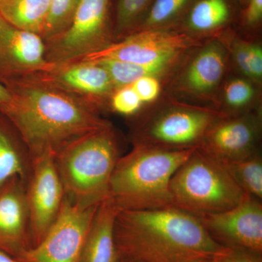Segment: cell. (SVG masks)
Instances as JSON below:
<instances>
[{
    "label": "cell",
    "instance_id": "cell-1",
    "mask_svg": "<svg viewBox=\"0 0 262 262\" xmlns=\"http://www.w3.org/2000/svg\"><path fill=\"white\" fill-rule=\"evenodd\" d=\"M3 84L10 98L0 103V113L18 132L31 160L55 156L76 139L111 125L100 116L97 106L34 74Z\"/></svg>",
    "mask_w": 262,
    "mask_h": 262
},
{
    "label": "cell",
    "instance_id": "cell-2",
    "mask_svg": "<svg viewBox=\"0 0 262 262\" xmlns=\"http://www.w3.org/2000/svg\"><path fill=\"white\" fill-rule=\"evenodd\" d=\"M114 235L121 257L136 262L211 260L222 247L208 235L199 218L175 207L118 210Z\"/></svg>",
    "mask_w": 262,
    "mask_h": 262
},
{
    "label": "cell",
    "instance_id": "cell-3",
    "mask_svg": "<svg viewBox=\"0 0 262 262\" xmlns=\"http://www.w3.org/2000/svg\"><path fill=\"white\" fill-rule=\"evenodd\" d=\"M195 149L134 145L130 152L122 155L117 161L108 185V198L119 210L173 207L170 181Z\"/></svg>",
    "mask_w": 262,
    "mask_h": 262
},
{
    "label": "cell",
    "instance_id": "cell-4",
    "mask_svg": "<svg viewBox=\"0 0 262 262\" xmlns=\"http://www.w3.org/2000/svg\"><path fill=\"white\" fill-rule=\"evenodd\" d=\"M121 156L112 125L67 144L55 155L65 195L83 206L101 203L108 198L110 179Z\"/></svg>",
    "mask_w": 262,
    "mask_h": 262
},
{
    "label": "cell",
    "instance_id": "cell-5",
    "mask_svg": "<svg viewBox=\"0 0 262 262\" xmlns=\"http://www.w3.org/2000/svg\"><path fill=\"white\" fill-rule=\"evenodd\" d=\"M170 192L173 207L198 218L230 209L246 194L223 164L200 149L173 174Z\"/></svg>",
    "mask_w": 262,
    "mask_h": 262
},
{
    "label": "cell",
    "instance_id": "cell-6",
    "mask_svg": "<svg viewBox=\"0 0 262 262\" xmlns=\"http://www.w3.org/2000/svg\"><path fill=\"white\" fill-rule=\"evenodd\" d=\"M110 0H81L70 27L46 43L48 63L80 61L110 44Z\"/></svg>",
    "mask_w": 262,
    "mask_h": 262
},
{
    "label": "cell",
    "instance_id": "cell-7",
    "mask_svg": "<svg viewBox=\"0 0 262 262\" xmlns=\"http://www.w3.org/2000/svg\"><path fill=\"white\" fill-rule=\"evenodd\" d=\"M221 116L204 108H168L141 124L134 135V144L165 149H198L207 131Z\"/></svg>",
    "mask_w": 262,
    "mask_h": 262
},
{
    "label": "cell",
    "instance_id": "cell-8",
    "mask_svg": "<svg viewBox=\"0 0 262 262\" xmlns=\"http://www.w3.org/2000/svg\"><path fill=\"white\" fill-rule=\"evenodd\" d=\"M99 204L83 206L65 195L59 214L46 237L31 248L20 261L80 262Z\"/></svg>",
    "mask_w": 262,
    "mask_h": 262
},
{
    "label": "cell",
    "instance_id": "cell-9",
    "mask_svg": "<svg viewBox=\"0 0 262 262\" xmlns=\"http://www.w3.org/2000/svg\"><path fill=\"white\" fill-rule=\"evenodd\" d=\"M195 44L196 39L184 32L141 29L121 41L110 42L80 61L96 62L113 59L139 64L170 65L183 52Z\"/></svg>",
    "mask_w": 262,
    "mask_h": 262
},
{
    "label": "cell",
    "instance_id": "cell-10",
    "mask_svg": "<svg viewBox=\"0 0 262 262\" xmlns=\"http://www.w3.org/2000/svg\"><path fill=\"white\" fill-rule=\"evenodd\" d=\"M64 198L54 155L45 154L32 160L26 182L32 248L40 244L56 222Z\"/></svg>",
    "mask_w": 262,
    "mask_h": 262
},
{
    "label": "cell",
    "instance_id": "cell-11",
    "mask_svg": "<svg viewBox=\"0 0 262 262\" xmlns=\"http://www.w3.org/2000/svg\"><path fill=\"white\" fill-rule=\"evenodd\" d=\"M202 225L217 244L262 254V203L245 194L237 206L200 217Z\"/></svg>",
    "mask_w": 262,
    "mask_h": 262
},
{
    "label": "cell",
    "instance_id": "cell-12",
    "mask_svg": "<svg viewBox=\"0 0 262 262\" xmlns=\"http://www.w3.org/2000/svg\"><path fill=\"white\" fill-rule=\"evenodd\" d=\"M248 115L220 117L204 136L201 149L221 163L246 159L259 152V123Z\"/></svg>",
    "mask_w": 262,
    "mask_h": 262
},
{
    "label": "cell",
    "instance_id": "cell-13",
    "mask_svg": "<svg viewBox=\"0 0 262 262\" xmlns=\"http://www.w3.org/2000/svg\"><path fill=\"white\" fill-rule=\"evenodd\" d=\"M51 65L40 36L17 28L0 15V82L43 72Z\"/></svg>",
    "mask_w": 262,
    "mask_h": 262
},
{
    "label": "cell",
    "instance_id": "cell-14",
    "mask_svg": "<svg viewBox=\"0 0 262 262\" xmlns=\"http://www.w3.org/2000/svg\"><path fill=\"white\" fill-rule=\"evenodd\" d=\"M34 75L58 89L83 98L98 108L105 98L112 97L115 91L107 71L95 62L52 64L47 70Z\"/></svg>",
    "mask_w": 262,
    "mask_h": 262
},
{
    "label": "cell",
    "instance_id": "cell-15",
    "mask_svg": "<svg viewBox=\"0 0 262 262\" xmlns=\"http://www.w3.org/2000/svg\"><path fill=\"white\" fill-rule=\"evenodd\" d=\"M31 248L26 182L15 177L0 188V250L20 261Z\"/></svg>",
    "mask_w": 262,
    "mask_h": 262
},
{
    "label": "cell",
    "instance_id": "cell-16",
    "mask_svg": "<svg viewBox=\"0 0 262 262\" xmlns=\"http://www.w3.org/2000/svg\"><path fill=\"white\" fill-rule=\"evenodd\" d=\"M118 208L110 198L98 206L84 242L80 262H119L114 226Z\"/></svg>",
    "mask_w": 262,
    "mask_h": 262
},
{
    "label": "cell",
    "instance_id": "cell-17",
    "mask_svg": "<svg viewBox=\"0 0 262 262\" xmlns=\"http://www.w3.org/2000/svg\"><path fill=\"white\" fill-rule=\"evenodd\" d=\"M31 165L30 155L21 138L0 113V188L15 177L27 182Z\"/></svg>",
    "mask_w": 262,
    "mask_h": 262
},
{
    "label": "cell",
    "instance_id": "cell-18",
    "mask_svg": "<svg viewBox=\"0 0 262 262\" xmlns=\"http://www.w3.org/2000/svg\"><path fill=\"white\" fill-rule=\"evenodd\" d=\"M225 67L223 51L219 46L205 48L188 67L184 84L194 92H206L220 82Z\"/></svg>",
    "mask_w": 262,
    "mask_h": 262
},
{
    "label": "cell",
    "instance_id": "cell-19",
    "mask_svg": "<svg viewBox=\"0 0 262 262\" xmlns=\"http://www.w3.org/2000/svg\"><path fill=\"white\" fill-rule=\"evenodd\" d=\"M51 0H0V15L12 25L41 37Z\"/></svg>",
    "mask_w": 262,
    "mask_h": 262
},
{
    "label": "cell",
    "instance_id": "cell-20",
    "mask_svg": "<svg viewBox=\"0 0 262 262\" xmlns=\"http://www.w3.org/2000/svg\"><path fill=\"white\" fill-rule=\"evenodd\" d=\"M245 194L262 200V158L259 152L237 161L222 163Z\"/></svg>",
    "mask_w": 262,
    "mask_h": 262
},
{
    "label": "cell",
    "instance_id": "cell-21",
    "mask_svg": "<svg viewBox=\"0 0 262 262\" xmlns=\"http://www.w3.org/2000/svg\"><path fill=\"white\" fill-rule=\"evenodd\" d=\"M229 17L227 0H198L188 16V25L192 30L207 32L224 25Z\"/></svg>",
    "mask_w": 262,
    "mask_h": 262
},
{
    "label": "cell",
    "instance_id": "cell-22",
    "mask_svg": "<svg viewBox=\"0 0 262 262\" xmlns=\"http://www.w3.org/2000/svg\"><path fill=\"white\" fill-rule=\"evenodd\" d=\"M95 63H98L107 71L115 91L130 85L141 77L160 75L169 67L167 64H139L113 59L100 60Z\"/></svg>",
    "mask_w": 262,
    "mask_h": 262
},
{
    "label": "cell",
    "instance_id": "cell-23",
    "mask_svg": "<svg viewBox=\"0 0 262 262\" xmlns=\"http://www.w3.org/2000/svg\"><path fill=\"white\" fill-rule=\"evenodd\" d=\"M81 0H51L49 13L41 37L45 42L70 27Z\"/></svg>",
    "mask_w": 262,
    "mask_h": 262
},
{
    "label": "cell",
    "instance_id": "cell-24",
    "mask_svg": "<svg viewBox=\"0 0 262 262\" xmlns=\"http://www.w3.org/2000/svg\"><path fill=\"white\" fill-rule=\"evenodd\" d=\"M190 0H154L146 12L143 29H156L170 21L184 10ZM140 29V30H141Z\"/></svg>",
    "mask_w": 262,
    "mask_h": 262
},
{
    "label": "cell",
    "instance_id": "cell-25",
    "mask_svg": "<svg viewBox=\"0 0 262 262\" xmlns=\"http://www.w3.org/2000/svg\"><path fill=\"white\" fill-rule=\"evenodd\" d=\"M153 1L154 0H118L116 12L117 34H123L135 28Z\"/></svg>",
    "mask_w": 262,
    "mask_h": 262
},
{
    "label": "cell",
    "instance_id": "cell-26",
    "mask_svg": "<svg viewBox=\"0 0 262 262\" xmlns=\"http://www.w3.org/2000/svg\"><path fill=\"white\" fill-rule=\"evenodd\" d=\"M237 64L248 77L259 80L262 76V50L257 45H241L234 51Z\"/></svg>",
    "mask_w": 262,
    "mask_h": 262
},
{
    "label": "cell",
    "instance_id": "cell-27",
    "mask_svg": "<svg viewBox=\"0 0 262 262\" xmlns=\"http://www.w3.org/2000/svg\"><path fill=\"white\" fill-rule=\"evenodd\" d=\"M143 102L131 85L117 89L111 97V106L114 111L131 116L140 110Z\"/></svg>",
    "mask_w": 262,
    "mask_h": 262
},
{
    "label": "cell",
    "instance_id": "cell-28",
    "mask_svg": "<svg viewBox=\"0 0 262 262\" xmlns=\"http://www.w3.org/2000/svg\"><path fill=\"white\" fill-rule=\"evenodd\" d=\"M254 91L252 85L241 79L231 81L225 89V101L229 107L241 110L252 101Z\"/></svg>",
    "mask_w": 262,
    "mask_h": 262
},
{
    "label": "cell",
    "instance_id": "cell-29",
    "mask_svg": "<svg viewBox=\"0 0 262 262\" xmlns=\"http://www.w3.org/2000/svg\"><path fill=\"white\" fill-rule=\"evenodd\" d=\"M213 262H262V254L241 249L222 247L212 258Z\"/></svg>",
    "mask_w": 262,
    "mask_h": 262
},
{
    "label": "cell",
    "instance_id": "cell-30",
    "mask_svg": "<svg viewBox=\"0 0 262 262\" xmlns=\"http://www.w3.org/2000/svg\"><path fill=\"white\" fill-rule=\"evenodd\" d=\"M143 103L155 101L160 92V84L156 77L147 76L141 77L130 84Z\"/></svg>",
    "mask_w": 262,
    "mask_h": 262
},
{
    "label": "cell",
    "instance_id": "cell-31",
    "mask_svg": "<svg viewBox=\"0 0 262 262\" xmlns=\"http://www.w3.org/2000/svg\"><path fill=\"white\" fill-rule=\"evenodd\" d=\"M262 17V0H250L245 18L246 23L254 25L261 20Z\"/></svg>",
    "mask_w": 262,
    "mask_h": 262
},
{
    "label": "cell",
    "instance_id": "cell-32",
    "mask_svg": "<svg viewBox=\"0 0 262 262\" xmlns=\"http://www.w3.org/2000/svg\"><path fill=\"white\" fill-rule=\"evenodd\" d=\"M10 98L9 91L5 87L4 84L0 82V103L7 102V101H9Z\"/></svg>",
    "mask_w": 262,
    "mask_h": 262
},
{
    "label": "cell",
    "instance_id": "cell-33",
    "mask_svg": "<svg viewBox=\"0 0 262 262\" xmlns=\"http://www.w3.org/2000/svg\"><path fill=\"white\" fill-rule=\"evenodd\" d=\"M0 262H21L10 256L5 251L0 250Z\"/></svg>",
    "mask_w": 262,
    "mask_h": 262
},
{
    "label": "cell",
    "instance_id": "cell-34",
    "mask_svg": "<svg viewBox=\"0 0 262 262\" xmlns=\"http://www.w3.org/2000/svg\"><path fill=\"white\" fill-rule=\"evenodd\" d=\"M119 262H136V261H132V260L127 259V258L121 257V258H120V261H119Z\"/></svg>",
    "mask_w": 262,
    "mask_h": 262
},
{
    "label": "cell",
    "instance_id": "cell-35",
    "mask_svg": "<svg viewBox=\"0 0 262 262\" xmlns=\"http://www.w3.org/2000/svg\"><path fill=\"white\" fill-rule=\"evenodd\" d=\"M199 262H213L211 261V260H205V261H201Z\"/></svg>",
    "mask_w": 262,
    "mask_h": 262
}]
</instances>
